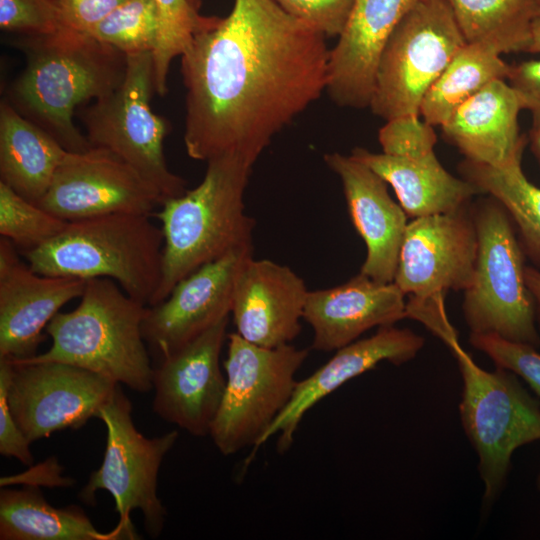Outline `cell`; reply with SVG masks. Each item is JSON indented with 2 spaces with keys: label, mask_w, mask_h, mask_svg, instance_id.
<instances>
[{
  "label": "cell",
  "mask_w": 540,
  "mask_h": 540,
  "mask_svg": "<svg viewBox=\"0 0 540 540\" xmlns=\"http://www.w3.org/2000/svg\"><path fill=\"white\" fill-rule=\"evenodd\" d=\"M326 39L275 0H234L181 56L188 156L236 154L254 164L326 91Z\"/></svg>",
  "instance_id": "6da1fadb"
},
{
  "label": "cell",
  "mask_w": 540,
  "mask_h": 540,
  "mask_svg": "<svg viewBox=\"0 0 540 540\" xmlns=\"http://www.w3.org/2000/svg\"><path fill=\"white\" fill-rule=\"evenodd\" d=\"M26 66L7 100L70 152L91 147L75 126V109L112 93L123 81L126 55L87 33L62 29L24 35L15 43Z\"/></svg>",
  "instance_id": "7a4b0ae2"
},
{
  "label": "cell",
  "mask_w": 540,
  "mask_h": 540,
  "mask_svg": "<svg viewBox=\"0 0 540 540\" xmlns=\"http://www.w3.org/2000/svg\"><path fill=\"white\" fill-rule=\"evenodd\" d=\"M253 163L236 154L207 161L203 180L164 201L153 216L163 233L162 273L151 305L204 264L239 248H253L254 220L246 215L244 193Z\"/></svg>",
  "instance_id": "3957f363"
},
{
  "label": "cell",
  "mask_w": 540,
  "mask_h": 540,
  "mask_svg": "<svg viewBox=\"0 0 540 540\" xmlns=\"http://www.w3.org/2000/svg\"><path fill=\"white\" fill-rule=\"evenodd\" d=\"M147 307L112 279H88L79 304L69 312H58L47 325L50 348L13 362L66 363L136 392H149L153 365L142 333Z\"/></svg>",
  "instance_id": "277c9868"
},
{
  "label": "cell",
  "mask_w": 540,
  "mask_h": 540,
  "mask_svg": "<svg viewBox=\"0 0 540 540\" xmlns=\"http://www.w3.org/2000/svg\"><path fill=\"white\" fill-rule=\"evenodd\" d=\"M163 242L150 215L113 213L70 221L56 237L21 255L42 275L112 279L149 306L161 280Z\"/></svg>",
  "instance_id": "5b68a950"
},
{
  "label": "cell",
  "mask_w": 540,
  "mask_h": 540,
  "mask_svg": "<svg viewBox=\"0 0 540 540\" xmlns=\"http://www.w3.org/2000/svg\"><path fill=\"white\" fill-rule=\"evenodd\" d=\"M471 212L477 256L473 281L463 291L462 303L470 334L495 335L537 349L535 302L526 282L525 252L515 224L490 195L471 204Z\"/></svg>",
  "instance_id": "8992f818"
},
{
  "label": "cell",
  "mask_w": 540,
  "mask_h": 540,
  "mask_svg": "<svg viewBox=\"0 0 540 540\" xmlns=\"http://www.w3.org/2000/svg\"><path fill=\"white\" fill-rule=\"evenodd\" d=\"M448 348L462 378L460 419L478 456L483 506L488 509L505 487L514 451L540 441V401L515 373L499 367L484 370L459 341Z\"/></svg>",
  "instance_id": "52a82bcc"
},
{
  "label": "cell",
  "mask_w": 540,
  "mask_h": 540,
  "mask_svg": "<svg viewBox=\"0 0 540 540\" xmlns=\"http://www.w3.org/2000/svg\"><path fill=\"white\" fill-rule=\"evenodd\" d=\"M224 395L211 425L215 446L223 455L260 442L284 408L297 384L295 375L308 350L289 344L262 347L237 332L227 336Z\"/></svg>",
  "instance_id": "ba28073f"
},
{
  "label": "cell",
  "mask_w": 540,
  "mask_h": 540,
  "mask_svg": "<svg viewBox=\"0 0 540 540\" xmlns=\"http://www.w3.org/2000/svg\"><path fill=\"white\" fill-rule=\"evenodd\" d=\"M465 44L447 0H419L380 55L372 113L385 121L419 116L427 92Z\"/></svg>",
  "instance_id": "9c48e42d"
},
{
  "label": "cell",
  "mask_w": 540,
  "mask_h": 540,
  "mask_svg": "<svg viewBox=\"0 0 540 540\" xmlns=\"http://www.w3.org/2000/svg\"><path fill=\"white\" fill-rule=\"evenodd\" d=\"M97 418L107 430L104 458L101 466L90 474L79 498L87 505H94L96 492L107 491L120 516L116 528L125 539L139 538L130 519V513L136 509L143 514L147 534L157 538L167 514L157 494L158 473L164 457L177 441L178 432L154 438L140 433L132 419V404L120 384Z\"/></svg>",
  "instance_id": "30bf717a"
},
{
  "label": "cell",
  "mask_w": 540,
  "mask_h": 540,
  "mask_svg": "<svg viewBox=\"0 0 540 540\" xmlns=\"http://www.w3.org/2000/svg\"><path fill=\"white\" fill-rule=\"evenodd\" d=\"M151 51L126 55L122 83L84 109L81 119L91 146L106 148L154 186L164 201L182 195L186 182L168 168L164 139L167 121L150 105L154 89Z\"/></svg>",
  "instance_id": "8fae6325"
},
{
  "label": "cell",
  "mask_w": 540,
  "mask_h": 540,
  "mask_svg": "<svg viewBox=\"0 0 540 540\" xmlns=\"http://www.w3.org/2000/svg\"><path fill=\"white\" fill-rule=\"evenodd\" d=\"M10 362L8 404L31 443L57 431L82 427L97 417L119 385L66 363Z\"/></svg>",
  "instance_id": "7c38bea8"
},
{
  "label": "cell",
  "mask_w": 540,
  "mask_h": 540,
  "mask_svg": "<svg viewBox=\"0 0 540 540\" xmlns=\"http://www.w3.org/2000/svg\"><path fill=\"white\" fill-rule=\"evenodd\" d=\"M158 190L112 151H68L38 205L65 221L113 213L153 215Z\"/></svg>",
  "instance_id": "4fadbf2b"
},
{
  "label": "cell",
  "mask_w": 540,
  "mask_h": 540,
  "mask_svg": "<svg viewBox=\"0 0 540 540\" xmlns=\"http://www.w3.org/2000/svg\"><path fill=\"white\" fill-rule=\"evenodd\" d=\"M476 256L471 204L413 218L405 231L393 282L405 295L418 298L465 291L473 281Z\"/></svg>",
  "instance_id": "5bb4252c"
},
{
  "label": "cell",
  "mask_w": 540,
  "mask_h": 540,
  "mask_svg": "<svg viewBox=\"0 0 540 540\" xmlns=\"http://www.w3.org/2000/svg\"><path fill=\"white\" fill-rule=\"evenodd\" d=\"M253 248H239L178 281L168 296L147 307L142 333L157 361L229 317L237 275Z\"/></svg>",
  "instance_id": "9a60e30c"
},
{
  "label": "cell",
  "mask_w": 540,
  "mask_h": 540,
  "mask_svg": "<svg viewBox=\"0 0 540 540\" xmlns=\"http://www.w3.org/2000/svg\"><path fill=\"white\" fill-rule=\"evenodd\" d=\"M228 321L224 318L153 366L154 412L194 436L209 435L224 395L220 355Z\"/></svg>",
  "instance_id": "2e32d148"
},
{
  "label": "cell",
  "mask_w": 540,
  "mask_h": 540,
  "mask_svg": "<svg viewBox=\"0 0 540 540\" xmlns=\"http://www.w3.org/2000/svg\"><path fill=\"white\" fill-rule=\"evenodd\" d=\"M86 280L35 272L8 239H0V358L22 361L37 355L52 318L80 298Z\"/></svg>",
  "instance_id": "e0dca14e"
},
{
  "label": "cell",
  "mask_w": 540,
  "mask_h": 540,
  "mask_svg": "<svg viewBox=\"0 0 540 540\" xmlns=\"http://www.w3.org/2000/svg\"><path fill=\"white\" fill-rule=\"evenodd\" d=\"M309 291L285 265L248 258L235 282L231 314L237 333L267 348L289 344L300 332Z\"/></svg>",
  "instance_id": "ac0fdd59"
},
{
  "label": "cell",
  "mask_w": 540,
  "mask_h": 540,
  "mask_svg": "<svg viewBox=\"0 0 540 540\" xmlns=\"http://www.w3.org/2000/svg\"><path fill=\"white\" fill-rule=\"evenodd\" d=\"M340 178L352 223L367 253L360 273L382 283L394 281L407 214L389 195L387 183L352 155H324Z\"/></svg>",
  "instance_id": "d6986e66"
},
{
  "label": "cell",
  "mask_w": 540,
  "mask_h": 540,
  "mask_svg": "<svg viewBox=\"0 0 540 540\" xmlns=\"http://www.w3.org/2000/svg\"><path fill=\"white\" fill-rule=\"evenodd\" d=\"M419 0H355L330 50L326 92L341 107L369 108L377 65L390 35Z\"/></svg>",
  "instance_id": "ffe728a7"
},
{
  "label": "cell",
  "mask_w": 540,
  "mask_h": 540,
  "mask_svg": "<svg viewBox=\"0 0 540 540\" xmlns=\"http://www.w3.org/2000/svg\"><path fill=\"white\" fill-rule=\"evenodd\" d=\"M425 339L410 329L381 326L368 338L356 340L335 351L334 356L313 374L297 381L293 395L264 434L260 445L278 435L277 448L286 451L305 413L347 381L388 361L401 365L414 359Z\"/></svg>",
  "instance_id": "44dd1931"
},
{
  "label": "cell",
  "mask_w": 540,
  "mask_h": 540,
  "mask_svg": "<svg viewBox=\"0 0 540 540\" xmlns=\"http://www.w3.org/2000/svg\"><path fill=\"white\" fill-rule=\"evenodd\" d=\"M406 318L405 294L394 283L362 273L335 287L309 291L303 319L313 329L312 348L330 352L373 327Z\"/></svg>",
  "instance_id": "7402d4cb"
},
{
  "label": "cell",
  "mask_w": 540,
  "mask_h": 540,
  "mask_svg": "<svg viewBox=\"0 0 540 540\" xmlns=\"http://www.w3.org/2000/svg\"><path fill=\"white\" fill-rule=\"evenodd\" d=\"M520 100L505 79L489 83L440 126L465 159L502 168L522 157L527 139L519 132Z\"/></svg>",
  "instance_id": "603a6c76"
},
{
  "label": "cell",
  "mask_w": 540,
  "mask_h": 540,
  "mask_svg": "<svg viewBox=\"0 0 540 540\" xmlns=\"http://www.w3.org/2000/svg\"><path fill=\"white\" fill-rule=\"evenodd\" d=\"M351 155L391 185L411 218L459 210L480 194L473 184L449 173L434 149L394 155L356 147Z\"/></svg>",
  "instance_id": "cb8c5ba5"
},
{
  "label": "cell",
  "mask_w": 540,
  "mask_h": 540,
  "mask_svg": "<svg viewBox=\"0 0 540 540\" xmlns=\"http://www.w3.org/2000/svg\"><path fill=\"white\" fill-rule=\"evenodd\" d=\"M67 152L50 133L20 114L7 100L1 102V182L38 204Z\"/></svg>",
  "instance_id": "d4e9b609"
},
{
  "label": "cell",
  "mask_w": 540,
  "mask_h": 540,
  "mask_svg": "<svg viewBox=\"0 0 540 540\" xmlns=\"http://www.w3.org/2000/svg\"><path fill=\"white\" fill-rule=\"evenodd\" d=\"M1 540H112L124 539L115 528L98 531L75 505L56 508L36 488L1 489Z\"/></svg>",
  "instance_id": "484cf974"
},
{
  "label": "cell",
  "mask_w": 540,
  "mask_h": 540,
  "mask_svg": "<svg viewBox=\"0 0 540 540\" xmlns=\"http://www.w3.org/2000/svg\"><path fill=\"white\" fill-rule=\"evenodd\" d=\"M522 157L502 168L464 159L459 170L480 194L496 198L512 218L525 255L540 270V187L525 176Z\"/></svg>",
  "instance_id": "4316f807"
},
{
  "label": "cell",
  "mask_w": 540,
  "mask_h": 540,
  "mask_svg": "<svg viewBox=\"0 0 540 540\" xmlns=\"http://www.w3.org/2000/svg\"><path fill=\"white\" fill-rule=\"evenodd\" d=\"M511 65L492 47L466 43L423 99L420 115L441 126L465 101L497 79L507 80Z\"/></svg>",
  "instance_id": "83f0119b"
},
{
  "label": "cell",
  "mask_w": 540,
  "mask_h": 540,
  "mask_svg": "<svg viewBox=\"0 0 540 540\" xmlns=\"http://www.w3.org/2000/svg\"><path fill=\"white\" fill-rule=\"evenodd\" d=\"M466 43L505 53L528 52L536 0H447Z\"/></svg>",
  "instance_id": "f1b7e54d"
},
{
  "label": "cell",
  "mask_w": 540,
  "mask_h": 540,
  "mask_svg": "<svg viewBox=\"0 0 540 540\" xmlns=\"http://www.w3.org/2000/svg\"><path fill=\"white\" fill-rule=\"evenodd\" d=\"M154 1L158 13V36L152 52L154 89L164 96L172 60L182 56L195 37L213 27L219 18L201 15L198 0Z\"/></svg>",
  "instance_id": "f546056e"
},
{
  "label": "cell",
  "mask_w": 540,
  "mask_h": 540,
  "mask_svg": "<svg viewBox=\"0 0 540 540\" xmlns=\"http://www.w3.org/2000/svg\"><path fill=\"white\" fill-rule=\"evenodd\" d=\"M67 223L0 181V235L11 241L20 253L47 243L61 233Z\"/></svg>",
  "instance_id": "4dcf8cb0"
},
{
  "label": "cell",
  "mask_w": 540,
  "mask_h": 540,
  "mask_svg": "<svg viewBox=\"0 0 540 540\" xmlns=\"http://www.w3.org/2000/svg\"><path fill=\"white\" fill-rule=\"evenodd\" d=\"M87 34L125 55L153 52L158 36L154 0H127Z\"/></svg>",
  "instance_id": "1f68e13d"
},
{
  "label": "cell",
  "mask_w": 540,
  "mask_h": 540,
  "mask_svg": "<svg viewBox=\"0 0 540 540\" xmlns=\"http://www.w3.org/2000/svg\"><path fill=\"white\" fill-rule=\"evenodd\" d=\"M469 342L496 367L515 373L540 396V354L536 348L487 334H470Z\"/></svg>",
  "instance_id": "d6a6232c"
},
{
  "label": "cell",
  "mask_w": 540,
  "mask_h": 540,
  "mask_svg": "<svg viewBox=\"0 0 540 540\" xmlns=\"http://www.w3.org/2000/svg\"><path fill=\"white\" fill-rule=\"evenodd\" d=\"M275 1L289 15L331 38L343 32L355 0Z\"/></svg>",
  "instance_id": "836d02e7"
},
{
  "label": "cell",
  "mask_w": 540,
  "mask_h": 540,
  "mask_svg": "<svg viewBox=\"0 0 540 540\" xmlns=\"http://www.w3.org/2000/svg\"><path fill=\"white\" fill-rule=\"evenodd\" d=\"M0 27L22 35L59 29L52 0H0Z\"/></svg>",
  "instance_id": "e575fe53"
},
{
  "label": "cell",
  "mask_w": 540,
  "mask_h": 540,
  "mask_svg": "<svg viewBox=\"0 0 540 540\" xmlns=\"http://www.w3.org/2000/svg\"><path fill=\"white\" fill-rule=\"evenodd\" d=\"M378 140L382 152L394 155L432 150L437 142L434 126L419 116H404L386 121Z\"/></svg>",
  "instance_id": "d590c367"
},
{
  "label": "cell",
  "mask_w": 540,
  "mask_h": 540,
  "mask_svg": "<svg viewBox=\"0 0 540 540\" xmlns=\"http://www.w3.org/2000/svg\"><path fill=\"white\" fill-rule=\"evenodd\" d=\"M12 364L7 359H0V453L12 457L24 465L33 464L30 450L31 442L14 420L8 404V385Z\"/></svg>",
  "instance_id": "8d00e7d4"
},
{
  "label": "cell",
  "mask_w": 540,
  "mask_h": 540,
  "mask_svg": "<svg viewBox=\"0 0 540 540\" xmlns=\"http://www.w3.org/2000/svg\"><path fill=\"white\" fill-rule=\"evenodd\" d=\"M127 0H52L59 28L88 33Z\"/></svg>",
  "instance_id": "74e56055"
},
{
  "label": "cell",
  "mask_w": 540,
  "mask_h": 540,
  "mask_svg": "<svg viewBox=\"0 0 540 540\" xmlns=\"http://www.w3.org/2000/svg\"><path fill=\"white\" fill-rule=\"evenodd\" d=\"M406 318L421 322L447 347L458 342V333L449 322L444 296L418 298L409 296L406 301Z\"/></svg>",
  "instance_id": "f35d334b"
},
{
  "label": "cell",
  "mask_w": 540,
  "mask_h": 540,
  "mask_svg": "<svg viewBox=\"0 0 540 540\" xmlns=\"http://www.w3.org/2000/svg\"><path fill=\"white\" fill-rule=\"evenodd\" d=\"M508 83L516 92L522 109L540 117V59L511 66Z\"/></svg>",
  "instance_id": "ab89813d"
},
{
  "label": "cell",
  "mask_w": 540,
  "mask_h": 540,
  "mask_svg": "<svg viewBox=\"0 0 540 540\" xmlns=\"http://www.w3.org/2000/svg\"><path fill=\"white\" fill-rule=\"evenodd\" d=\"M525 276L535 302L536 321L538 322L540 332V270L535 267L526 266Z\"/></svg>",
  "instance_id": "60d3db41"
},
{
  "label": "cell",
  "mask_w": 540,
  "mask_h": 540,
  "mask_svg": "<svg viewBox=\"0 0 540 540\" xmlns=\"http://www.w3.org/2000/svg\"><path fill=\"white\" fill-rule=\"evenodd\" d=\"M528 140L531 151L540 167V117H533Z\"/></svg>",
  "instance_id": "b9f144b4"
},
{
  "label": "cell",
  "mask_w": 540,
  "mask_h": 540,
  "mask_svg": "<svg viewBox=\"0 0 540 540\" xmlns=\"http://www.w3.org/2000/svg\"><path fill=\"white\" fill-rule=\"evenodd\" d=\"M528 52L540 53V22L536 20L533 24L532 39H531Z\"/></svg>",
  "instance_id": "7bdbcfd3"
},
{
  "label": "cell",
  "mask_w": 540,
  "mask_h": 540,
  "mask_svg": "<svg viewBox=\"0 0 540 540\" xmlns=\"http://www.w3.org/2000/svg\"><path fill=\"white\" fill-rule=\"evenodd\" d=\"M536 21L540 22V0H536Z\"/></svg>",
  "instance_id": "ee69618b"
},
{
  "label": "cell",
  "mask_w": 540,
  "mask_h": 540,
  "mask_svg": "<svg viewBox=\"0 0 540 540\" xmlns=\"http://www.w3.org/2000/svg\"><path fill=\"white\" fill-rule=\"evenodd\" d=\"M536 487L540 491V472L538 473L536 477Z\"/></svg>",
  "instance_id": "f6af8a7d"
}]
</instances>
